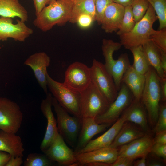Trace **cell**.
Returning a JSON list of instances; mask_svg holds the SVG:
<instances>
[{
    "instance_id": "obj_1",
    "label": "cell",
    "mask_w": 166,
    "mask_h": 166,
    "mask_svg": "<svg viewBox=\"0 0 166 166\" xmlns=\"http://www.w3.org/2000/svg\"><path fill=\"white\" fill-rule=\"evenodd\" d=\"M73 3V0H57L51 2L36 16L34 25L45 32L56 25H63L70 20Z\"/></svg>"
},
{
    "instance_id": "obj_2",
    "label": "cell",
    "mask_w": 166,
    "mask_h": 166,
    "mask_svg": "<svg viewBox=\"0 0 166 166\" xmlns=\"http://www.w3.org/2000/svg\"><path fill=\"white\" fill-rule=\"evenodd\" d=\"M145 76V82L140 100L146 109L149 124L153 128L157 121L161 101L159 77L150 66Z\"/></svg>"
},
{
    "instance_id": "obj_3",
    "label": "cell",
    "mask_w": 166,
    "mask_h": 166,
    "mask_svg": "<svg viewBox=\"0 0 166 166\" xmlns=\"http://www.w3.org/2000/svg\"><path fill=\"white\" fill-rule=\"evenodd\" d=\"M122 46L120 42L111 39L102 40L101 49L105 59V66L113 77L117 89L119 90L123 75L130 64L127 54H121L118 59L113 57L114 52L119 50Z\"/></svg>"
},
{
    "instance_id": "obj_4",
    "label": "cell",
    "mask_w": 166,
    "mask_h": 166,
    "mask_svg": "<svg viewBox=\"0 0 166 166\" xmlns=\"http://www.w3.org/2000/svg\"><path fill=\"white\" fill-rule=\"evenodd\" d=\"M158 18L149 3L148 9L143 18L135 23L129 32L119 35L120 43L127 49L142 45L150 39L153 29V23Z\"/></svg>"
},
{
    "instance_id": "obj_5",
    "label": "cell",
    "mask_w": 166,
    "mask_h": 166,
    "mask_svg": "<svg viewBox=\"0 0 166 166\" xmlns=\"http://www.w3.org/2000/svg\"><path fill=\"white\" fill-rule=\"evenodd\" d=\"M52 106L57 115L59 133L69 145L75 148L81 128L82 117L70 115L54 97Z\"/></svg>"
},
{
    "instance_id": "obj_6",
    "label": "cell",
    "mask_w": 166,
    "mask_h": 166,
    "mask_svg": "<svg viewBox=\"0 0 166 166\" xmlns=\"http://www.w3.org/2000/svg\"><path fill=\"white\" fill-rule=\"evenodd\" d=\"M46 77L48 88L59 104L69 113L82 117L80 93L72 91L63 83L54 80L48 73Z\"/></svg>"
},
{
    "instance_id": "obj_7",
    "label": "cell",
    "mask_w": 166,
    "mask_h": 166,
    "mask_svg": "<svg viewBox=\"0 0 166 166\" xmlns=\"http://www.w3.org/2000/svg\"><path fill=\"white\" fill-rule=\"evenodd\" d=\"M80 94L82 117L95 118L104 113L111 103L91 81Z\"/></svg>"
},
{
    "instance_id": "obj_8",
    "label": "cell",
    "mask_w": 166,
    "mask_h": 166,
    "mask_svg": "<svg viewBox=\"0 0 166 166\" xmlns=\"http://www.w3.org/2000/svg\"><path fill=\"white\" fill-rule=\"evenodd\" d=\"M134 98L129 88L121 82L116 98L104 113L95 118L96 122L99 124H113L119 118Z\"/></svg>"
},
{
    "instance_id": "obj_9",
    "label": "cell",
    "mask_w": 166,
    "mask_h": 166,
    "mask_svg": "<svg viewBox=\"0 0 166 166\" xmlns=\"http://www.w3.org/2000/svg\"><path fill=\"white\" fill-rule=\"evenodd\" d=\"M90 71L91 82L110 103L113 102L117 97L118 91L113 77L107 70L104 64L94 59Z\"/></svg>"
},
{
    "instance_id": "obj_10",
    "label": "cell",
    "mask_w": 166,
    "mask_h": 166,
    "mask_svg": "<svg viewBox=\"0 0 166 166\" xmlns=\"http://www.w3.org/2000/svg\"><path fill=\"white\" fill-rule=\"evenodd\" d=\"M23 117L17 103L0 97V130L16 134L21 126Z\"/></svg>"
},
{
    "instance_id": "obj_11",
    "label": "cell",
    "mask_w": 166,
    "mask_h": 166,
    "mask_svg": "<svg viewBox=\"0 0 166 166\" xmlns=\"http://www.w3.org/2000/svg\"><path fill=\"white\" fill-rule=\"evenodd\" d=\"M90 83V68L83 63L74 62L69 66L65 71L63 83L74 92L80 93Z\"/></svg>"
},
{
    "instance_id": "obj_12",
    "label": "cell",
    "mask_w": 166,
    "mask_h": 166,
    "mask_svg": "<svg viewBox=\"0 0 166 166\" xmlns=\"http://www.w3.org/2000/svg\"><path fill=\"white\" fill-rule=\"evenodd\" d=\"M43 152L49 160L63 166H73L77 161L74 151L68 146L58 132Z\"/></svg>"
},
{
    "instance_id": "obj_13",
    "label": "cell",
    "mask_w": 166,
    "mask_h": 166,
    "mask_svg": "<svg viewBox=\"0 0 166 166\" xmlns=\"http://www.w3.org/2000/svg\"><path fill=\"white\" fill-rule=\"evenodd\" d=\"M33 33L32 29L20 19H17L14 24L12 18L0 17V41L11 38L16 41L24 42Z\"/></svg>"
},
{
    "instance_id": "obj_14",
    "label": "cell",
    "mask_w": 166,
    "mask_h": 166,
    "mask_svg": "<svg viewBox=\"0 0 166 166\" xmlns=\"http://www.w3.org/2000/svg\"><path fill=\"white\" fill-rule=\"evenodd\" d=\"M154 144L153 138L148 133L143 136L123 145L118 150V156H126L135 160L147 156Z\"/></svg>"
},
{
    "instance_id": "obj_15",
    "label": "cell",
    "mask_w": 166,
    "mask_h": 166,
    "mask_svg": "<svg viewBox=\"0 0 166 166\" xmlns=\"http://www.w3.org/2000/svg\"><path fill=\"white\" fill-rule=\"evenodd\" d=\"M53 98L52 94L48 92L46 94L45 98L42 100L40 105L41 111L47 121L45 132L40 146V149L43 152L50 145L58 132L57 121L52 109Z\"/></svg>"
},
{
    "instance_id": "obj_16",
    "label": "cell",
    "mask_w": 166,
    "mask_h": 166,
    "mask_svg": "<svg viewBox=\"0 0 166 166\" xmlns=\"http://www.w3.org/2000/svg\"><path fill=\"white\" fill-rule=\"evenodd\" d=\"M75 154L77 161L73 166H86L94 163H105L109 166L118 156L117 149L109 147Z\"/></svg>"
},
{
    "instance_id": "obj_17",
    "label": "cell",
    "mask_w": 166,
    "mask_h": 166,
    "mask_svg": "<svg viewBox=\"0 0 166 166\" xmlns=\"http://www.w3.org/2000/svg\"><path fill=\"white\" fill-rule=\"evenodd\" d=\"M50 61V57L42 52L30 55L24 63V65L29 66L33 70L38 83L46 94L48 93L47 69L49 66Z\"/></svg>"
},
{
    "instance_id": "obj_18",
    "label": "cell",
    "mask_w": 166,
    "mask_h": 166,
    "mask_svg": "<svg viewBox=\"0 0 166 166\" xmlns=\"http://www.w3.org/2000/svg\"><path fill=\"white\" fill-rule=\"evenodd\" d=\"M110 125L98 124L95 118L82 117L81 128L74 150L75 153L83 148L94 136L103 132Z\"/></svg>"
},
{
    "instance_id": "obj_19",
    "label": "cell",
    "mask_w": 166,
    "mask_h": 166,
    "mask_svg": "<svg viewBox=\"0 0 166 166\" xmlns=\"http://www.w3.org/2000/svg\"><path fill=\"white\" fill-rule=\"evenodd\" d=\"M126 114L124 111L119 118L102 135L90 140L83 148L75 154L88 152L99 148L108 147L114 140L124 122L126 121Z\"/></svg>"
},
{
    "instance_id": "obj_20",
    "label": "cell",
    "mask_w": 166,
    "mask_h": 166,
    "mask_svg": "<svg viewBox=\"0 0 166 166\" xmlns=\"http://www.w3.org/2000/svg\"><path fill=\"white\" fill-rule=\"evenodd\" d=\"M124 7L113 2L106 9L101 24V28L107 33L117 32L123 18Z\"/></svg>"
},
{
    "instance_id": "obj_21",
    "label": "cell",
    "mask_w": 166,
    "mask_h": 166,
    "mask_svg": "<svg viewBox=\"0 0 166 166\" xmlns=\"http://www.w3.org/2000/svg\"><path fill=\"white\" fill-rule=\"evenodd\" d=\"M147 133L138 125L126 121L109 147L117 149L123 145L143 136Z\"/></svg>"
},
{
    "instance_id": "obj_22",
    "label": "cell",
    "mask_w": 166,
    "mask_h": 166,
    "mask_svg": "<svg viewBox=\"0 0 166 166\" xmlns=\"http://www.w3.org/2000/svg\"><path fill=\"white\" fill-rule=\"evenodd\" d=\"M124 111L126 114V121L137 124L147 133L149 132L147 111L141 100L134 98Z\"/></svg>"
},
{
    "instance_id": "obj_23",
    "label": "cell",
    "mask_w": 166,
    "mask_h": 166,
    "mask_svg": "<svg viewBox=\"0 0 166 166\" xmlns=\"http://www.w3.org/2000/svg\"><path fill=\"white\" fill-rule=\"evenodd\" d=\"M0 150L12 156L22 157L24 149L21 138L15 133L0 130Z\"/></svg>"
},
{
    "instance_id": "obj_24",
    "label": "cell",
    "mask_w": 166,
    "mask_h": 166,
    "mask_svg": "<svg viewBox=\"0 0 166 166\" xmlns=\"http://www.w3.org/2000/svg\"><path fill=\"white\" fill-rule=\"evenodd\" d=\"M145 81V75L136 72L130 65L123 75L122 82L129 88L134 98L140 100Z\"/></svg>"
},
{
    "instance_id": "obj_25",
    "label": "cell",
    "mask_w": 166,
    "mask_h": 166,
    "mask_svg": "<svg viewBox=\"0 0 166 166\" xmlns=\"http://www.w3.org/2000/svg\"><path fill=\"white\" fill-rule=\"evenodd\" d=\"M0 16L12 18L18 17L25 22L28 18L27 10L18 0H0Z\"/></svg>"
},
{
    "instance_id": "obj_26",
    "label": "cell",
    "mask_w": 166,
    "mask_h": 166,
    "mask_svg": "<svg viewBox=\"0 0 166 166\" xmlns=\"http://www.w3.org/2000/svg\"><path fill=\"white\" fill-rule=\"evenodd\" d=\"M142 47L150 65L155 69L159 77L166 78V73L161 67L160 48L150 39L144 43Z\"/></svg>"
},
{
    "instance_id": "obj_27",
    "label": "cell",
    "mask_w": 166,
    "mask_h": 166,
    "mask_svg": "<svg viewBox=\"0 0 166 166\" xmlns=\"http://www.w3.org/2000/svg\"><path fill=\"white\" fill-rule=\"evenodd\" d=\"M71 15L69 22L76 23L78 17L82 14H88L95 19V0H73Z\"/></svg>"
},
{
    "instance_id": "obj_28",
    "label": "cell",
    "mask_w": 166,
    "mask_h": 166,
    "mask_svg": "<svg viewBox=\"0 0 166 166\" xmlns=\"http://www.w3.org/2000/svg\"><path fill=\"white\" fill-rule=\"evenodd\" d=\"M129 50L132 53L134 58L133 63L132 66L138 73L145 75L150 65L144 53L142 45L132 48Z\"/></svg>"
},
{
    "instance_id": "obj_29",
    "label": "cell",
    "mask_w": 166,
    "mask_h": 166,
    "mask_svg": "<svg viewBox=\"0 0 166 166\" xmlns=\"http://www.w3.org/2000/svg\"><path fill=\"white\" fill-rule=\"evenodd\" d=\"M159 21V30L166 28V0H147Z\"/></svg>"
},
{
    "instance_id": "obj_30",
    "label": "cell",
    "mask_w": 166,
    "mask_h": 166,
    "mask_svg": "<svg viewBox=\"0 0 166 166\" xmlns=\"http://www.w3.org/2000/svg\"><path fill=\"white\" fill-rule=\"evenodd\" d=\"M135 23L131 6L124 7L122 22L120 28L117 31V34L119 36L129 32L133 28Z\"/></svg>"
},
{
    "instance_id": "obj_31",
    "label": "cell",
    "mask_w": 166,
    "mask_h": 166,
    "mask_svg": "<svg viewBox=\"0 0 166 166\" xmlns=\"http://www.w3.org/2000/svg\"><path fill=\"white\" fill-rule=\"evenodd\" d=\"M54 162L49 160L44 154L31 153L24 162V166H52Z\"/></svg>"
},
{
    "instance_id": "obj_32",
    "label": "cell",
    "mask_w": 166,
    "mask_h": 166,
    "mask_svg": "<svg viewBox=\"0 0 166 166\" xmlns=\"http://www.w3.org/2000/svg\"><path fill=\"white\" fill-rule=\"evenodd\" d=\"M147 0H134L132 5V12L135 23L140 20L145 15L148 7Z\"/></svg>"
},
{
    "instance_id": "obj_33",
    "label": "cell",
    "mask_w": 166,
    "mask_h": 166,
    "mask_svg": "<svg viewBox=\"0 0 166 166\" xmlns=\"http://www.w3.org/2000/svg\"><path fill=\"white\" fill-rule=\"evenodd\" d=\"M166 131V102H160L158 116L156 123L153 128L155 133Z\"/></svg>"
},
{
    "instance_id": "obj_34",
    "label": "cell",
    "mask_w": 166,
    "mask_h": 166,
    "mask_svg": "<svg viewBox=\"0 0 166 166\" xmlns=\"http://www.w3.org/2000/svg\"><path fill=\"white\" fill-rule=\"evenodd\" d=\"M150 39L158 47L166 52V28L158 30L153 29L150 35Z\"/></svg>"
},
{
    "instance_id": "obj_35",
    "label": "cell",
    "mask_w": 166,
    "mask_h": 166,
    "mask_svg": "<svg viewBox=\"0 0 166 166\" xmlns=\"http://www.w3.org/2000/svg\"><path fill=\"white\" fill-rule=\"evenodd\" d=\"M113 2V0H95V21L98 24L101 25L106 9Z\"/></svg>"
},
{
    "instance_id": "obj_36",
    "label": "cell",
    "mask_w": 166,
    "mask_h": 166,
    "mask_svg": "<svg viewBox=\"0 0 166 166\" xmlns=\"http://www.w3.org/2000/svg\"><path fill=\"white\" fill-rule=\"evenodd\" d=\"M95 21V18L88 14H82L77 18L76 23L81 29H86L90 28Z\"/></svg>"
},
{
    "instance_id": "obj_37",
    "label": "cell",
    "mask_w": 166,
    "mask_h": 166,
    "mask_svg": "<svg viewBox=\"0 0 166 166\" xmlns=\"http://www.w3.org/2000/svg\"><path fill=\"white\" fill-rule=\"evenodd\" d=\"M134 160L129 157L118 156L116 160L110 166H131L133 165Z\"/></svg>"
},
{
    "instance_id": "obj_38",
    "label": "cell",
    "mask_w": 166,
    "mask_h": 166,
    "mask_svg": "<svg viewBox=\"0 0 166 166\" xmlns=\"http://www.w3.org/2000/svg\"><path fill=\"white\" fill-rule=\"evenodd\" d=\"M151 152L162 158L164 161L166 160V144H154Z\"/></svg>"
},
{
    "instance_id": "obj_39",
    "label": "cell",
    "mask_w": 166,
    "mask_h": 166,
    "mask_svg": "<svg viewBox=\"0 0 166 166\" xmlns=\"http://www.w3.org/2000/svg\"><path fill=\"white\" fill-rule=\"evenodd\" d=\"M156 133L155 136L153 138L154 144H166V131Z\"/></svg>"
},
{
    "instance_id": "obj_40",
    "label": "cell",
    "mask_w": 166,
    "mask_h": 166,
    "mask_svg": "<svg viewBox=\"0 0 166 166\" xmlns=\"http://www.w3.org/2000/svg\"><path fill=\"white\" fill-rule=\"evenodd\" d=\"M35 10L36 16L38 15L46 6L47 0H33Z\"/></svg>"
},
{
    "instance_id": "obj_41",
    "label": "cell",
    "mask_w": 166,
    "mask_h": 166,
    "mask_svg": "<svg viewBox=\"0 0 166 166\" xmlns=\"http://www.w3.org/2000/svg\"><path fill=\"white\" fill-rule=\"evenodd\" d=\"M161 92V101L165 102L166 101V78H161L159 77Z\"/></svg>"
},
{
    "instance_id": "obj_42",
    "label": "cell",
    "mask_w": 166,
    "mask_h": 166,
    "mask_svg": "<svg viewBox=\"0 0 166 166\" xmlns=\"http://www.w3.org/2000/svg\"><path fill=\"white\" fill-rule=\"evenodd\" d=\"M23 163L22 157L11 156L6 166H20Z\"/></svg>"
},
{
    "instance_id": "obj_43",
    "label": "cell",
    "mask_w": 166,
    "mask_h": 166,
    "mask_svg": "<svg viewBox=\"0 0 166 166\" xmlns=\"http://www.w3.org/2000/svg\"><path fill=\"white\" fill-rule=\"evenodd\" d=\"M11 156L10 154L0 150V166H6Z\"/></svg>"
},
{
    "instance_id": "obj_44",
    "label": "cell",
    "mask_w": 166,
    "mask_h": 166,
    "mask_svg": "<svg viewBox=\"0 0 166 166\" xmlns=\"http://www.w3.org/2000/svg\"><path fill=\"white\" fill-rule=\"evenodd\" d=\"M160 49L161 53V67L164 73H166V52L163 51L160 48Z\"/></svg>"
},
{
    "instance_id": "obj_45",
    "label": "cell",
    "mask_w": 166,
    "mask_h": 166,
    "mask_svg": "<svg viewBox=\"0 0 166 166\" xmlns=\"http://www.w3.org/2000/svg\"><path fill=\"white\" fill-rule=\"evenodd\" d=\"M134 0H113V2L121 5L125 7L131 6Z\"/></svg>"
},
{
    "instance_id": "obj_46",
    "label": "cell",
    "mask_w": 166,
    "mask_h": 166,
    "mask_svg": "<svg viewBox=\"0 0 166 166\" xmlns=\"http://www.w3.org/2000/svg\"><path fill=\"white\" fill-rule=\"evenodd\" d=\"M147 156H144L136 160V161H134L133 163V166H146L147 165L146 161Z\"/></svg>"
},
{
    "instance_id": "obj_47",
    "label": "cell",
    "mask_w": 166,
    "mask_h": 166,
    "mask_svg": "<svg viewBox=\"0 0 166 166\" xmlns=\"http://www.w3.org/2000/svg\"><path fill=\"white\" fill-rule=\"evenodd\" d=\"M147 165L150 166H161L163 165V164L159 161L152 160L147 163Z\"/></svg>"
},
{
    "instance_id": "obj_48",
    "label": "cell",
    "mask_w": 166,
    "mask_h": 166,
    "mask_svg": "<svg viewBox=\"0 0 166 166\" xmlns=\"http://www.w3.org/2000/svg\"><path fill=\"white\" fill-rule=\"evenodd\" d=\"M57 0H47V4H49L51 2Z\"/></svg>"
}]
</instances>
